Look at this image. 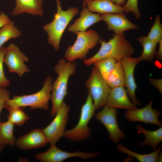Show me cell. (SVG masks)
Here are the masks:
<instances>
[{"mask_svg":"<svg viewBox=\"0 0 162 162\" xmlns=\"http://www.w3.org/2000/svg\"><path fill=\"white\" fill-rule=\"evenodd\" d=\"M86 6L92 12L101 14L124 13L123 6L116 5L111 0H94L88 2Z\"/></svg>","mask_w":162,"mask_h":162,"instance_id":"cell-19","label":"cell"},{"mask_svg":"<svg viewBox=\"0 0 162 162\" xmlns=\"http://www.w3.org/2000/svg\"><path fill=\"white\" fill-rule=\"evenodd\" d=\"M159 44V48L158 51L156 52V56L157 58L162 60V39L158 42Z\"/></svg>","mask_w":162,"mask_h":162,"instance_id":"cell-34","label":"cell"},{"mask_svg":"<svg viewBox=\"0 0 162 162\" xmlns=\"http://www.w3.org/2000/svg\"><path fill=\"white\" fill-rule=\"evenodd\" d=\"M114 4L116 5L123 6L126 1V0H111Z\"/></svg>","mask_w":162,"mask_h":162,"instance_id":"cell-35","label":"cell"},{"mask_svg":"<svg viewBox=\"0 0 162 162\" xmlns=\"http://www.w3.org/2000/svg\"><path fill=\"white\" fill-rule=\"evenodd\" d=\"M137 39L143 47L142 52L138 57L139 59L141 61H152L156 55L158 43L150 40L145 36L141 37Z\"/></svg>","mask_w":162,"mask_h":162,"instance_id":"cell-23","label":"cell"},{"mask_svg":"<svg viewBox=\"0 0 162 162\" xmlns=\"http://www.w3.org/2000/svg\"><path fill=\"white\" fill-rule=\"evenodd\" d=\"M117 62V61L114 59L106 58L98 61L93 64L103 78L106 81Z\"/></svg>","mask_w":162,"mask_h":162,"instance_id":"cell-27","label":"cell"},{"mask_svg":"<svg viewBox=\"0 0 162 162\" xmlns=\"http://www.w3.org/2000/svg\"><path fill=\"white\" fill-rule=\"evenodd\" d=\"M50 146L46 151L35 154V159L41 162H62L66 159L72 157H79L84 160L92 158L100 153H89L79 151L70 152L61 150L56 145Z\"/></svg>","mask_w":162,"mask_h":162,"instance_id":"cell-10","label":"cell"},{"mask_svg":"<svg viewBox=\"0 0 162 162\" xmlns=\"http://www.w3.org/2000/svg\"><path fill=\"white\" fill-rule=\"evenodd\" d=\"M4 146L0 142V153H1L2 150Z\"/></svg>","mask_w":162,"mask_h":162,"instance_id":"cell-37","label":"cell"},{"mask_svg":"<svg viewBox=\"0 0 162 162\" xmlns=\"http://www.w3.org/2000/svg\"><path fill=\"white\" fill-rule=\"evenodd\" d=\"M123 7L124 13L132 12L137 19H140L142 16L138 7V0H128Z\"/></svg>","mask_w":162,"mask_h":162,"instance_id":"cell-30","label":"cell"},{"mask_svg":"<svg viewBox=\"0 0 162 162\" xmlns=\"http://www.w3.org/2000/svg\"><path fill=\"white\" fill-rule=\"evenodd\" d=\"M75 34L77 35L76 41L72 45L68 47L64 55L65 59L69 61L86 59L89 50L93 49L100 39L98 33L94 30L78 32Z\"/></svg>","mask_w":162,"mask_h":162,"instance_id":"cell-6","label":"cell"},{"mask_svg":"<svg viewBox=\"0 0 162 162\" xmlns=\"http://www.w3.org/2000/svg\"><path fill=\"white\" fill-rule=\"evenodd\" d=\"M14 126L8 120L5 122H0V142L4 146H14L15 145Z\"/></svg>","mask_w":162,"mask_h":162,"instance_id":"cell-22","label":"cell"},{"mask_svg":"<svg viewBox=\"0 0 162 162\" xmlns=\"http://www.w3.org/2000/svg\"><path fill=\"white\" fill-rule=\"evenodd\" d=\"M6 51V47L2 46L0 48V87L5 88L10 83V81L6 77L4 71L3 59Z\"/></svg>","mask_w":162,"mask_h":162,"instance_id":"cell-29","label":"cell"},{"mask_svg":"<svg viewBox=\"0 0 162 162\" xmlns=\"http://www.w3.org/2000/svg\"><path fill=\"white\" fill-rule=\"evenodd\" d=\"M124 87L120 86L110 88L106 105L115 109L129 110L137 108L130 100Z\"/></svg>","mask_w":162,"mask_h":162,"instance_id":"cell-16","label":"cell"},{"mask_svg":"<svg viewBox=\"0 0 162 162\" xmlns=\"http://www.w3.org/2000/svg\"><path fill=\"white\" fill-rule=\"evenodd\" d=\"M117 149L119 151L135 158L140 162H156L157 161L158 155L161 150V146H160L158 149L152 153L145 154H139L131 151L121 144H118Z\"/></svg>","mask_w":162,"mask_h":162,"instance_id":"cell-21","label":"cell"},{"mask_svg":"<svg viewBox=\"0 0 162 162\" xmlns=\"http://www.w3.org/2000/svg\"><path fill=\"white\" fill-rule=\"evenodd\" d=\"M21 35L20 31L15 26L14 22L10 20L0 29V48L8 41L18 38Z\"/></svg>","mask_w":162,"mask_h":162,"instance_id":"cell-24","label":"cell"},{"mask_svg":"<svg viewBox=\"0 0 162 162\" xmlns=\"http://www.w3.org/2000/svg\"><path fill=\"white\" fill-rule=\"evenodd\" d=\"M116 109L106 105L95 115L96 119L105 127L109 134L110 139L114 143H118L121 140L124 139L126 135L118 124Z\"/></svg>","mask_w":162,"mask_h":162,"instance_id":"cell-9","label":"cell"},{"mask_svg":"<svg viewBox=\"0 0 162 162\" xmlns=\"http://www.w3.org/2000/svg\"><path fill=\"white\" fill-rule=\"evenodd\" d=\"M10 21L8 16L6 15L2 11H1L0 13V28Z\"/></svg>","mask_w":162,"mask_h":162,"instance_id":"cell-33","label":"cell"},{"mask_svg":"<svg viewBox=\"0 0 162 162\" xmlns=\"http://www.w3.org/2000/svg\"><path fill=\"white\" fill-rule=\"evenodd\" d=\"M23 107L10 108L6 109L8 112V120L14 125L21 126L27 122L30 118L23 110Z\"/></svg>","mask_w":162,"mask_h":162,"instance_id":"cell-26","label":"cell"},{"mask_svg":"<svg viewBox=\"0 0 162 162\" xmlns=\"http://www.w3.org/2000/svg\"><path fill=\"white\" fill-rule=\"evenodd\" d=\"M106 81L110 88L120 86L125 87L124 72L120 61L117 62Z\"/></svg>","mask_w":162,"mask_h":162,"instance_id":"cell-25","label":"cell"},{"mask_svg":"<svg viewBox=\"0 0 162 162\" xmlns=\"http://www.w3.org/2000/svg\"><path fill=\"white\" fill-rule=\"evenodd\" d=\"M52 82V77H47L44 81L43 87L39 91L30 95L14 96L8 101L5 108L6 109L29 106L32 110L42 109L48 110Z\"/></svg>","mask_w":162,"mask_h":162,"instance_id":"cell-4","label":"cell"},{"mask_svg":"<svg viewBox=\"0 0 162 162\" xmlns=\"http://www.w3.org/2000/svg\"><path fill=\"white\" fill-rule=\"evenodd\" d=\"M99 42L101 44L99 50L93 56L83 60L85 65L89 66L98 61L106 58L120 61L125 57L131 56L134 52V47L124 33L115 34L108 42L100 39Z\"/></svg>","mask_w":162,"mask_h":162,"instance_id":"cell-1","label":"cell"},{"mask_svg":"<svg viewBox=\"0 0 162 162\" xmlns=\"http://www.w3.org/2000/svg\"><path fill=\"white\" fill-rule=\"evenodd\" d=\"M57 10L53 20L43 27L48 35V43L56 51L59 50L63 33L69 23L78 13L79 9L71 7L63 10L60 0H56Z\"/></svg>","mask_w":162,"mask_h":162,"instance_id":"cell-3","label":"cell"},{"mask_svg":"<svg viewBox=\"0 0 162 162\" xmlns=\"http://www.w3.org/2000/svg\"><path fill=\"white\" fill-rule=\"evenodd\" d=\"M146 37L150 40L157 43L162 39V25L158 14L156 16L154 24Z\"/></svg>","mask_w":162,"mask_h":162,"instance_id":"cell-28","label":"cell"},{"mask_svg":"<svg viewBox=\"0 0 162 162\" xmlns=\"http://www.w3.org/2000/svg\"><path fill=\"white\" fill-rule=\"evenodd\" d=\"M149 82L151 84L155 87L162 94V79H154L149 78Z\"/></svg>","mask_w":162,"mask_h":162,"instance_id":"cell-32","label":"cell"},{"mask_svg":"<svg viewBox=\"0 0 162 162\" xmlns=\"http://www.w3.org/2000/svg\"><path fill=\"white\" fill-rule=\"evenodd\" d=\"M96 110L92 96L88 93L86 100L82 106L77 124L74 128L65 130L63 137L73 142H78L90 137L92 130L88 124L94 115Z\"/></svg>","mask_w":162,"mask_h":162,"instance_id":"cell-5","label":"cell"},{"mask_svg":"<svg viewBox=\"0 0 162 162\" xmlns=\"http://www.w3.org/2000/svg\"><path fill=\"white\" fill-rule=\"evenodd\" d=\"M10 93L5 88L0 87V115L2 110L5 107L8 101L10 99Z\"/></svg>","mask_w":162,"mask_h":162,"instance_id":"cell-31","label":"cell"},{"mask_svg":"<svg viewBox=\"0 0 162 162\" xmlns=\"http://www.w3.org/2000/svg\"><path fill=\"white\" fill-rule=\"evenodd\" d=\"M101 20V14L93 13L85 6L80 12V17L68 26V30L75 34L85 31L90 26Z\"/></svg>","mask_w":162,"mask_h":162,"instance_id":"cell-17","label":"cell"},{"mask_svg":"<svg viewBox=\"0 0 162 162\" xmlns=\"http://www.w3.org/2000/svg\"><path fill=\"white\" fill-rule=\"evenodd\" d=\"M28 58L20 50L16 44L11 43L6 47L3 61L7 65L9 72L16 73L22 77L26 72H29L28 67L24 63Z\"/></svg>","mask_w":162,"mask_h":162,"instance_id":"cell-11","label":"cell"},{"mask_svg":"<svg viewBox=\"0 0 162 162\" xmlns=\"http://www.w3.org/2000/svg\"><path fill=\"white\" fill-rule=\"evenodd\" d=\"M102 20L107 25V28L119 34L131 29H137L139 26L130 21L124 13L101 14Z\"/></svg>","mask_w":162,"mask_h":162,"instance_id":"cell-14","label":"cell"},{"mask_svg":"<svg viewBox=\"0 0 162 162\" xmlns=\"http://www.w3.org/2000/svg\"><path fill=\"white\" fill-rule=\"evenodd\" d=\"M76 67L75 62H66L63 58L59 59L54 67L55 71L58 76L52 84L50 100L52 106L50 114L52 117L55 116L65 96L68 94V81L70 77L75 72Z\"/></svg>","mask_w":162,"mask_h":162,"instance_id":"cell-2","label":"cell"},{"mask_svg":"<svg viewBox=\"0 0 162 162\" xmlns=\"http://www.w3.org/2000/svg\"><path fill=\"white\" fill-rule=\"evenodd\" d=\"M140 62L138 57L133 58L131 56L124 57L120 61L123 70L125 87L129 97L136 105L140 103L136 99L135 91L137 88L134 77V71L136 65Z\"/></svg>","mask_w":162,"mask_h":162,"instance_id":"cell-13","label":"cell"},{"mask_svg":"<svg viewBox=\"0 0 162 162\" xmlns=\"http://www.w3.org/2000/svg\"><path fill=\"white\" fill-rule=\"evenodd\" d=\"M85 86L92 96L96 110L106 105L110 88L94 66Z\"/></svg>","mask_w":162,"mask_h":162,"instance_id":"cell-7","label":"cell"},{"mask_svg":"<svg viewBox=\"0 0 162 162\" xmlns=\"http://www.w3.org/2000/svg\"><path fill=\"white\" fill-rule=\"evenodd\" d=\"M69 106L64 101L59 107L51 123L42 129L50 146L56 145L63 137L68 120Z\"/></svg>","mask_w":162,"mask_h":162,"instance_id":"cell-8","label":"cell"},{"mask_svg":"<svg viewBox=\"0 0 162 162\" xmlns=\"http://www.w3.org/2000/svg\"><path fill=\"white\" fill-rule=\"evenodd\" d=\"M152 105V101L151 100L148 105L142 108L127 110L125 117L130 122H140L161 127L162 123L158 119L161 112L153 108Z\"/></svg>","mask_w":162,"mask_h":162,"instance_id":"cell-12","label":"cell"},{"mask_svg":"<svg viewBox=\"0 0 162 162\" xmlns=\"http://www.w3.org/2000/svg\"><path fill=\"white\" fill-rule=\"evenodd\" d=\"M136 128L138 134H142L145 136V140L139 144V146L148 145L150 146L154 150H155L158 144L162 141V127H160L156 130L150 131L145 129L140 124H138Z\"/></svg>","mask_w":162,"mask_h":162,"instance_id":"cell-20","label":"cell"},{"mask_svg":"<svg viewBox=\"0 0 162 162\" xmlns=\"http://www.w3.org/2000/svg\"><path fill=\"white\" fill-rule=\"evenodd\" d=\"M44 0H16L15 8L10 13L16 16L26 13L33 16H43L42 4Z\"/></svg>","mask_w":162,"mask_h":162,"instance_id":"cell-18","label":"cell"},{"mask_svg":"<svg viewBox=\"0 0 162 162\" xmlns=\"http://www.w3.org/2000/svg\"><path fill=\"white\" fill-rule=\"evenodd\" d=\"M48 143L42 130L35 129L16 140L15 145L20 149L28 150L44 147Z\"/></svg>","mask_w":162,"mask_h":162,"instance_id":"cell-15","label":"cell"},{"mask_svg":"<svg viewBox=\"0 0 162 162\" xmlns=\"http://www.w3.org/2000/svg\"><path fill=\"white\" fill-rule=\"evenodd\" d=\"M94 0H83V3L82 6V7L86 6L87 4L90 2L93 1Z\"/></svg>","mask_w":162,"mask_h":162,"instance_id":"cell-36","label":"cell"}]
</instances>
